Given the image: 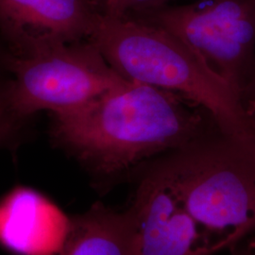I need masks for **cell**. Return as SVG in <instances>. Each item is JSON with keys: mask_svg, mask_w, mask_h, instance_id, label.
Wrapping results in <instances>:
<instances>
[{"mask_svg": "<svg viewBox=\"0 0 255 255\" xmlns=\"http://www.w3.org/2000/svg\"><path fill=\"white\" fill-rule=\"evenodd\" d=\"M216 125L207 111L182 96L128 81L79 109L54 115L53 134L96 186L107 190Z\"/></svg>", "mask_w": 255, "mask_h": 255, "instance_id": "1", "label": "cell"}, {"mask_svg": "<svg viewBox=\"0 0 255 255\" xmlns=\"http://www.w3.org/2000/svg\"><path fill=\"white\" fill-rule=\"evenodd\" d=\"M245 109H255V77L253 83L251 84L244 99Z\"/></svg>", "mask_w": 255, "mask_h": 255, "instance_id": "11", "label": "cell"}, {"mask_svg": "<svg viewBox=\"0 0 255 255\" xmlns=\"http://www.w3.org/2000/svg\"><path fill=\"white\" fill-rule=\"evenodd\" d=\"M87 40L124 79L178 94L207 111L222 131L249 139L251 121L240 97L177 37L99 13Z\"/></svg>", "mask_w": 255, "mask_h": 255, "instance_id": "3", "label": "cell"}, {"mask_svg": "<svg viewBox=\"0 0 255 255\" xmlns=\"http://www.w3.org/2000/svg\"><path fill=\"white\" fill-rule=\"evenodd\" d=\"M246 111L252 126L251 137L248 141L255 147V109H246Z\"/></svg>", "mask_w": 255, "mask_h": 255, "instance_id": "12", "label": "cell"}, {"mask_svg": "<svg viewBox=\"0 0 255 255\" xmlns=\"http://www.w3.org/2000/svg\"><path fill=\"white\" fill-rule=\"evenodd\" d=\"M10 67L14 80L5 95L11 114L17 117L42 110L53 116L69 113L128 82L88 40L20 54Z\"/></svg>", "mask_w": 255, "mask_h": 255, "instance_id": "4", "label": "cell"}, {"mask_svg": "<svg viewBox=\"0 0 255 255\" xmlns=\"http://www.w3.org/2000/svg\"><path fill=\"white\" fill-rule=\"evenodd\" d=\"M233 255H255V250L248 243L244 246H237L233 249Z\"/></svg>", "mask_w": 255, "mask_h": 255, "instance_id": "13", "label": "cell"}, {"mask_svg": "<svg viewBox=\"0 0 255 255\" xmlns=\"http://www.w3.org/2000/svg\"><path fill=\"white\" fill-rule=\"evenodd\" d=\"M59 255H140L131 209L116 210L102 202L71 218V227Z\"/></svg>", "mask_w": 255, "mask_h": 255, "instance_id": "9", "label": "cell"}, {"mask_svg": "<svg viewBox=\"0 0 255 255\" xmlns=\"http://www.w3.org/2000/svg\"><path fill=\"white\" fill-rule=\"evenodd\" d=\"M98 14L95 0H0V28L20 54L87 40Z\"/></svg>", "mask_w": 255, "mask_h": 255, "instance_id": "7", "label": "cell"}, {"mask_svg": "<svg viewBox=\"0 0 255 255\" xmlns=\"http://www.w3.org/2000/svg\"><path fill=\"white\" fill-rule=\"evenodd\" d=\"M9 116H13L9 110L6 95L0 94V142L9 135L10 130Z\"/></svg>", "mask_w": 255, "mask_h": 255, "instance_id": "10", "label": "cell"}, {"mask_svg": "<svg viewBox=\"0 0 255 255\" xmlns=\"http://www.w3.org/2000/svg\"><path fill=\"white\" fill-rule=\"evenodd\" d=\"M71 218L44 194L16 186L0 201V246L14 255H59Z\"/></svg>", "mask_w": 255, "mask_h": 255, "instance_id": "8", "label": "cell"}, {"mask_svg": "<svg viewBox=\"0 0 255 255\" xmlns=\"http://www.w3.org/2000/svg\"><path fill=\"white\" fill-rule=\"evenodd\" d=\"M140 255H208L181 198L154 159L129 180Z\"/></svg>", "mask_w": 255, "mask_h": 255, "instance_id": "6", "label": "cell"}, {"mask_svg": "<svg viewBox=\"0 0 255 255\" xmlns=\"http://www.w3.org/2000/svg\"><path fill=\"white\" fill-rule=\"evenodd\" d=\"M208 255L235 249L255 233V147L214 126L157 158Z\"/></svg>", "mask_w": 255, "mask_h": 255, "instance_id": "2", "label": "cell"}, {"mask_svg": "<svg viewBox=\"0 0 255 255\" xmlns=\"http://www.w3.org/2000/svg\"><path fill=\"white\" fill-rule=\"evenodd\" d=\"M130 19L177 37L244 101L255 77V0H198Z\"/></svg>", "mask_w": 255, "mask_h": 255, "instance_id": "5", "label": "cell"}, {"mask_svg": "<svg viewBox=\"0 0 255 255\" xmlns=\"http://www.w3.org/2000/svg\"><path fill=\"white\" fill-rule=\"evenodd\" d=\"M248 244H249L250 246L252 247L253 249H255V237H253V238H251V239L248 241Z\"/></svg>", "mask_w": 255, "mask_h": 255, "instance_id": "14", "label": "cell"}]
</instances>
